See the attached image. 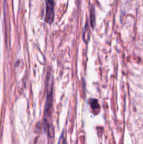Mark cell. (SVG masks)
<instances>
[{
    "label": "cell",
    "instance_id": "277c9868",
    "mask_svg": "<svg viewBox=\"0 0 143 144\" xmlns=\"http://www.w3.org/2000/svg\"><path fill=\"white\" fill-rule=\"evenodd\" d=\"M91 106L92 109L95 112H98L100 108V105H99L98 101L95 99H91Z\"/></svg>",
    "mask_w": 143,
    "mask_h": 144
},
{
    "label": "cell",
    "instance_id": "8992f818",
    "mask_svg": "<svg viewBox=\"0 0 143 144\" xmlns=\"http://www.w3.org/2000/svg\"><path fill=\"white\" fill-rule=\"evenodd\" d=\"M91 25H92V27L94 26V25H93V23H95V12H94V11H93V7H92V9H91Z\"/></svg>",
    "mask_w": 143,
    "mask_h": 144
},
{
    "label": "cell",
    "instance_id": "5b68a950",
    "mask_svg": "<svg viewBox=\"0 0 143 144\" xmlns=\"http://www.w3.org/2000/svg\"><path fill=\"white\" fill-rule=\"evenodd\" d=\"M58 144H67V140H66V136H65V131H62L61 134V136L59 139Z\"/></svg>",
    "mask_w": 143,
    "mask_h": 144
},
{
    "label": "cell",
    "instance_id": "3957f363",
    "mask_svg": "<svg viewBox=\"0 0 143 144\" xmlns=\"http://www.w3.org/2000/svg\"><path fill=\"white\" fill-rule=\"evenodd\" d=\"M89 38H90V29H89V27H88V25L86 24L84 33H83V39L86 43H87V41L89 40Z\"/></svg>",
    "mask_w": 143,
    "mask_h": 144
},
{
    "label": "cell",
    "instance_id": "7a4b0ae2",
    "mask_svg": "<svg viewBox=\"0 0 143 144\" xmlns=\"http://www.w3.org/2000/svg\"><path fill=\"white\" fill-rule=\"evenodd\" d=\"M54 19V2L46 1V21L50 23Z\"/></svg>",
    "mask_w": 143,
    "mask_h": 144
},
{
    "label": "cell",
    "instance_id": "6da1fadb",
    "mask_svg": "<svg viewBox=\"0 0 143 144\" xmlns=\"http://www.w3.org/2000/svg\"><path fill=\"white\" fill-rule=\"evenodd\" d=\"M47 86V99H46V108H45V120L48 119V117L51 115V108L52 105V93H53V79L52 76L50 74V78H48Z\"/></svg>",
    "mask_w": 143,
    "mask_h": 144
}]
</instances>
